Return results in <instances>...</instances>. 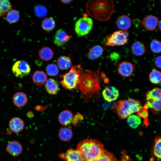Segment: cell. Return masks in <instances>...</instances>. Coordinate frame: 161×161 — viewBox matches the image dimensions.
<instances>
[{
	"label": "cell",
	"instance_id": "cell-15",
	"mask_svg": "<svg viewBox=\"0 0 161 161\" xmlns=\"http://www.w3.org/2000/svg\"><path fill=\"white\" fill-rule=\"evenodd\" d=\"M102 95L106 100L110 102L117 100L119 96V93L115 87L111 86L106 87L103 90Z\"/></svg>",
	"mask_w": 161,
	"mask_h": 161
},
{
	"label": "cell",
	"instance_id": "cell-20",
	"mask_svg": "<svg viewBox=\"0 0 161 161\" xmlns=\"http://www.w3.org/2000/svg\"><path fill=\"white\" fill-rule=\"evenodd\" d=\"M32 80L34 83L38 86L44 85L47 80L46 73L41 70H36L33 73Z\"/></svg>",
	"mask_w": 161,
	"mask_h": 161
},
{
	"label": "cell",
	"instance_id": "cell-5",
	"mask_svg": "<svg viewBox=\"0 0 161 161\" xmlns=\"http://www.w3.org/2000/svg\"><path fill=\"white\" fill-rule=\"evenodd\" d=\"M83 71L80 65H73L69 72L61 75V83L63 87L70 91L78 89Z\"/></svg>",
	"mask_w": 161,
	"mask_h": 161
},
{
	"label": "cell",
	"instance_id": "cell-10",
	"mask_svg": "<svg viewBox=\"0 0 161 161\" xmlns=\"http://www.w3.org/2000/svg\"><path fill=\"white\" fill-rule=\"evenodd\" d=\"M134 67L131 62L123 61L118 64L117 71L118 73L123 77H129L133 73Z\"/></svg>",
	"mask_w": 161,
	"mask_h": 161
},
{
	"label": "cell",
	"instance_id": "cell-39",
	"mask_svg": "<svg viewBox=\"0 0 161 161\" xmlns=\"http://www.w3.org/2000/svg\"><path fill=\"white\" fill-rule=\"evenodd\" d=\"M155 64L157 67L161 69V55L157 56L155 60Z\"/></svg>",
	"mask_w": 161,
	"mask_h": 161
},
{
	"label": "cell",
	"instance_id": "cell-33",
	"mask_svg": "<svg viewBox=\"0 0 161 161\" xmlns=\"http://www.w3.org/2000/svg\"><path fill=\"white\" fill-rule=\"evenodd\" d=\"M127 123L129 126L135 129L140 124L141 120L138 116L131 115L127 118Z\"/></svg>",
	"mask_w": 161,
	"mask_h": 161
},
{
	"label": "cell",
	"instance_id": "cell-13",
	"mask_svg": "<svg viewBox=\"0 0 161 161\" xmlns=\"http://www.w3.org/2000/svg\"><path fill=\"white\" fill-rule=\"evenodd\" d=\"M159 22L157 17L150 15L145 16L143 18L142 21V24L147 30L152 31L156 29Z\"/></svg>",
	"mask_w": 161,
	"mask_h": 161
},
{
	"label": "cell",
	"instance_id": "cell-4",
	"mask_svg": "<svg viewBox=\"0 0 161 161\" xmlns=\"http://www.w3.org/2000/svg\"><path fill=\"white\" fill-rule=\"evenodd\" d=\"M143 108L141 103L134 98L117 101L113 108L114 112L120 119L127 118L132 114L137 113Z\"/></svg>",
	"mask_w": 161,
	"mask_h": 161
},
{
	"label": "cell",
	"instance_id": "cell-35",
	"mask_svg": "<svg viewBox=\"0 0 161 161\" xmlns=\"http://www.w3.org/2000/svg\"><path fill=\"white\" fill-rule=\"evenodd\" d=\"M148 109L146 105L145 104L142 109L137 113V116L140 118L144 119V123L146 126H148L149 124L148 119Z\"/></svg>",
	"mask_w": 161,
	"mask_h": 161
},
{
	"label": "cell",
	"instance_id": "cell-30",
	"mask_svg": "<svg viewBox=\"0 0 161 161\" xmlns=\"http://www.w3.org/2000/svg\"><path fill=\"white\" fill-rule=\"evenodd\" d=\"M20 17L19 12L16 10L12 9L7 14L6 19L10 24H13L18 21Z\"/></svg>",
	"mask_w": 161,
	"mask_h": 161
},
{
	"label": "cell",
	"instance_id": "cell-23",
	"mask_svg": "<svg viewBox=\"0 0 161 161\" xmlns=\"http://www.w3.org/2000/svg\"><path fill=\"white\" fill-rule=\"evenodd\" d=\"M58 136L61 140L67 142L70 141L72 138L73 132L72 130L68 127H62L59 129Z\"/></svg>",
	"mask_w": 161,
	"mask_h": 161
},
{
	"label": "cell",
	"instance_id": "cell-37",
	"mask_svg": "<svg viewBox=\"0 0 161 161\" xmlns=\"http://www.w3.org/2000/svg\"><path fill=\"white\" fill-rule=\"evenodd\" d=\"M150 47L153 52L159 53L161 52V42L158 40L153 39L150 43Z\"/></svg>",
	"mask_w": 161,
	"mask_h": 161
},
{
	"label": "cell",
	"instance_id": "cell-26",
	"mask_svg": "<svg viewBox=\"0 0 161 161\" xmlns=\"http://www.w3.org/2000/svg\"><path fill=\"white\" fill-rule=\"evenodd\" d=\"M57 63L58 67L61 70H67L71 67L72 65L70 58L65 56H60L57 60Z\"/></svg>",
	"mask_w": 161,
	"mask_h": 161
},
{
	"label": "cell",
	"instance_id": "cell-32",
	"mask_svg": "<svg viewBox=\"0 0 161 161\" xmlns=\"http://www.w3.org/2000/svg\"><path fill=\"white\" fill-rule=\"evenodd\" d=\"M149 78L152 83L158 84L161 82V72L158 70L154 69L150 73Z\"/></svg>",
	"mask_w": 161,
	"mask_h": 161
},
{
	"label": "cell",
	"instance_id": "cell-38",
	"mask_svg": "<svg viewBox=\"0 0 161 161\" xmlns=\"http://www.w3.org/2000/svg\"><path fill=\"white\" fill-rule=\"evenodd\" d=\"M83 119V116L79 112H78L73 117L72 123L76 126L78 123Z\"/></svg>",
	"mask_w": 161,
	"mask_h": 161
},
{
	"label": "cell",
	"instance_id": "cell-34",
	"mask_svg": "<svg viewBox=\"0 0 161 161\" xmlns=\"http://www.w3.org/2000/svg\"><path fill=\"white\" fill-rule=\"evenodd\" d=\"M34 11L36 16L39 18L45 16L47 13L46 7L44 5L40 4L37 5L35 7Z\"/></svg>",
	"mask_w": 161,
	"mask_h": 161
},
{
	"label": "cell",
	"instance_id": "cell-42",
	"mask_svg": "<svg viewBox=\"0 0 161 161\" xmlns=\"http://www.w3.org/2000/svg\"><path fill=\"white\" fill-rule=\"evenodd\" d=\"M73 0H61V1L63 3H64V4H68L70 3H71Z\"/></svg>",
	"mask_w": 161,
	"mask_h": 161
},
{
	"label": "cell",
	"instance_id": "cell-19",
	"mask_svg": "<svg viewBox=\"0 0 161 161\" xmlns=\"http://www.w3.org/2000/svg\"><path fill=\"white\" fill-rule=\"evenodd\" d=\"M73 118L72 112L69 110H65L60 113L58 119L61 125L66 126L70 125L72 123Z\"/></svg>",
	"mask_w": 161,
	"mask_h": 161
},
{
	"label": "cell",
	"instance_id": "cell-3",
	"mask_svg": "<svg viewBox=\"0 0 161 161\" xmlns=\"http://www.w3.org/2000/svg\"><path fill=\"white\" fill-rule=\"evenodd\" d=\"M77 150L84 161H92L98 158L105 150L102 143L92 138L80 141L77 145Z\"/></svg>",
	"mask_w": 161,
	"mask_h": 161
},
{
	"label": "cell",
	"instance_id": "cell-7",
	"mask_svg": "<svg viewBox=\"0 0 161 161\" xmlns=\"http://www.w3.org/2000/svg\"><path fill=\"white\" fill-rule=\"evenodd\" d=\"M129 32L127 30H119L114 32L107 36L105 45L114 47L123 45L128 43Z\"/></svg>",
	"mask_w": 161,
	"mask_h": 161
},
{
	"label": "cell",
	"instance_id": "cell-9",
	"mask_svg": "<svg viewBox=\"0 0 161 161\" xmlns=\"http://www.w3.org/2000/svg\"><path fill=\"white\" fill-rule=\"evenodd\" d=\"M30 70L29 64L23 60L16 61L13 65L12 69L13 72L15 76L21 78L27 75Z\"/></svg>",
	"mask_w": 161,
	"mask_h": 161
},
{
	"label": "cell",
	"instance_id": "cell-27",
	"mask_svg": "<svg viewBox=\"0 0 161 161\" xmlns=\"http://www.w3.org/2000/svg\"><path fill=\"white\" fill-rule=\"evenodd\" d=\"M132 53L137 56H140L144 55L146 51L144 44L141 42L136 41L134 43L131 47Z\"/></svg>",
	"mask_w": 161,
	"mask_h": 161
},
{
	"label": "cell",
	"instance_id": "cell-31",
	"mask_svg": "<svg viewBox=\"0 0 161 161\" xmlns=\"http://www.w3.org/2000/svg\"><path fill=\"white\" fill-rule=\"evenodd\" d=\"M92 161H117V160L112 153L105 150L100 157Z\"/></svg>",
	"mask_w": 161,
	"mask_h": 161
},
{
	"label": "cell",
	"instance_id": "cell-2",
	"mask_svg": "<svg viewBox=\"0 0 161 161\" xmlns=\"http://www.w3.org/2000/svg\"><path fill=\"white\" fill-rule=\"evenodd\" d=\"M86 7L89 16L103 21L110 19L113 13L114 5L112 0H92L87 2Z\"/></svg>",
	"mask_w": 161,
	"mask_h": 161
},
{
	"label": "cell",
	"instance_id": "cell-21",
	"mask_svg": "<svg viewBox=\"0 0 161 161\" xmlns=\"http://www.w3.org/2000/svg\"><path fill=\"white\" fill-rule=\"evenodd\" d=\"M12 99L14 104L18 107L24 106L28 101L27 95L21 92H18L15 93Z\"/></svg>",
	"mask_w": 161,
	"mask_h": 161
},
{
	"label": "cell",
	"instance_id": "cell-18",
	"mask_svg": "<svg viewBox=\"0 0 161 161\" xmlns=\"http://www.w3.org/2000/svg\"><path fill=\"white\" fill-rule=\"evenodd\" d=\"M117 27L122 30H127L131 27V21L130 18L126 15L119 16L116 21Z\"/></svg>",
	"mask_w": 161,
	"mask_h": 161
},
{
	"label": "cell",
	"instance_id": "cell-44",
	"mask_svg": "<svg viewBox=\"0 0 161 161\" xmlns=\"http://www.w3.org/2000/svg\"><path fill=\"white\" fill-rule=\"evenodd\" d=\"M79 161H84L83 160V159H82L81 160H79Z\"/></svg>",
	"mask_w": 161,
	"mask_h": 161
},
{
	"label": "cell",
	"instance_id": "cell-41",
	"mask_svg": "<svg viewBox=\"0 0 161 161\" xmlns=\"http://www.w3.org/2000/svg\"><path fill=\"white\" fill-rule=\"evenodd\" d=\"M27 116L29 118L32 117L34 116L33 113L32 111H29L27 114Z\"/></svg>",
	"mask_w": 161,
	"mask_h": 161
},
{
	"label": "cell",
	"instance_id": "cell-25",
	"mask_svg": "<svg viewBox=\"0 0 161 161\" xmlns=\"http://www.w3.org/2000/svg\"><path fill=\"white\" fill-rule=\"evenodd\" d=\"M103 49L99 45H96L90 49L87 57L89 59L94 60L100 57L103 54Z\"/></svg>",
	"mask_w": 161,
	"mask_h": 161
},
{
	"label": "cell",
	"instance_id": "cell-43",
	"mask_svg": "<svg viewBox=\"0 0 161 161\" xmlns=\"http://www.w3.org/2000/svg\"><path fill=\"white\" fill-rule=\"evenodd\" d=\"M157 26L159 30L161 31V20L159 22Z\"/></svg>",
	"mask_w": 161,
	"mask_h": 161
},
{
	"label": "cell",
	"instance_id": "cell-28",
	"mask_svg": "<svg viewBox=\"0 0 161 161\" xmlns=\"http://www.w3.org/2000/svg\"><path fill=\"white\" fill-rule=\"evenodd\" d=\"M41 27L44 30L47 32L52 31L55 27L54 18L51 17L45 18L42 22Z\"/></svg>",
	"mask_w": 161,
	"mask_h": 161
},
{
	"label": "cell",
	"instance_id": "cell-12",
	"mask_svg": "<svg viewBox=\"0 0 161 161\" xmlns=\"http://www.w3.org/2000/svg\"><path fill=\"white\" fill-rule=\"evenodd\" d=\"M7 152L13 157H17L21 154L23 151V147L18 141L12 140L7 144L6 147Z\"/></svg>",
	"mask_w": 161,
	"mask_h": 161
},
{
	"label": "cell",
	"instance_id": "cell-24",
	"mask_svg": "<svg viewBox=\"0 0 161 161\" xmlns=\"http://www.w3.org/2000/svg\"><path fill=\"white\" fill-rule=\"evenodd\" d=\"M38 54L40 58L46 61L51 60L54 55L52 50L47 47H42L38 51Z\"/></svg>",
	"mask_w": 161,
	"mask_h": 161
},
{
	"label": "cell",
	"instance_id": "cell-11",
	"mask_svg": "<svg viewBox=\"0 0 161 161\" xmlns=\"http://www.w3.org/2000/svg\"><path fill=\"white\" fill-rule=\"evenodd\" d=\"M161 161V135L155 138L151 150L150 161Z\"/></svg>",
	"mask_w": 161,
	"mask_h": 161
},
{
	"label": "cell",
	"instance_id": "cell-45",
	"mask_svg": "<svg viewBox=\"0 0 161 161\" xmlns=\"http://www.w3.org/2000/svg\"><path fill=\"white\" fill-rule=\"evenodd\" d=\"M160 3H161V2H160Z\"/></svg>",
	"mask_w": 161,
	"mask_h": 161
},
{
	"label": "cell",
	"instance_id": "cell-14",
	"mask_svg": "<svg viewBox=\"0 0 161 161\" xmlns=\"http://www.w3.org/2000/svg\"><path fill=\"white\" fill-rule=\"evenodd\" d=\"M71 37L64 30L60 29L58 30L55 34L54 40V43L58 46H62L67 43Z\"/></svg>",
	"mask_w": 161,
	"mask_h": 161
},
{
	"label": "cell",
	"instance_id": "cell-6",
	"mask_svg": "<svg viewBox=\"0 0 161 161\" xmlns=\"http://www.w3.org/2000/svg\"><path fill=\"white\" fill-rule=\"evenodd\" d=\"M145 104L154 114L161 112V88H154L145 94Z\"/></svg>",
	"mask_w": 161,
	"mask_h": 161
},
{
	"label": "cell",
	"instance_id": "cell-22",
	"mask_svg": "<svg viewBox=\"0 0 161 161\" xmlns=\"http://www.w3.org/2000/svg\"><path fill=\"white\" fill-rule=\"evenodd\" d=\"M45 88L49 94L52 95L57 94L59 90L58 82L52 78H49L47 80L45 83Z\"/></svg>",
	"mask_w": 161,
	"mask_h": 161
},
{
	"label": "cell",
	"instance_id": "cell-16",
	"mask_svg": "<svg viewBox=\"0 0 161 161\" xmlns=\"http://www.w3.org/2000/svg\"><path fill=\"white\" fill-rule=\"evenodd\" d=\"M59 157L66 161H79L83 159L79 152L73 149L68 150L65 153L59 154Z\"/></svg>",
	"mask_w": 161,
	"mask_h": 161
},
{
	"label": "cell",
	"instance_id": "cell-29",
	"mask_svg": "<svg viewBox=\"0 0 161 161\" xmlns=\"http://www.w3.org/2000/svg\"><path fill=\"white\" fill-rule=\"evenodd\" d=\"M13 6L8 0H0V17H1L12 10Z\"/></svg>",
	"mask_w": 161,
	"mask_h": 161
},
{
	"label": "cell",
	"instance_id": "cell-1",
	"mask_svg": "<svg viewBox=\"0 0 161 161\" xmlns=\"http://www.w3.org/2000/svg\"><path fill=\"white\" fill-rule=\"evenodd\" d=\"M100 78L99 69L95 71L83 70L78 89L80 92V97L86 103L92 99L100 101L101 89Z\"/></svg>",
	"mask_w": 161,
	"mask_h": 161
},
{
	"label": "cell",
	"instance_id": "cell-40",
	"mask_svg": "<svg viewBox=\"0 0 161 161\" xmlns=\"http://www.w3.org/2000/svg\"><path fill=\"white\" fill-rule=\"evenodd\" d=\"M47 107L40 105H37L35 107V109L37 111H44L47 108Z\"/></svg>",
	"mask_w": 161,
	"mask_h": 161
},
{
	"label": "cell",
	"instance_id": "cell-17",
	"mask_svg": "<svg viewBox=\"0 0 161 161\" xmlns=\"http://www.w3.org/2000/svg\"><path fill=\"white\" fill-rule=\"evenodd\" d=\"M9 126L11 131L15 133H18L22 131L24 128V123L20 118L14 117L9 121Z\"/></svg>",
	"mask_w": 161,
	"mask_h": 161
},
{
	"label": "cell",
	"instance_id": "cell-36",
	"mask_svg": "<svg viewBox=\"0 0 161 161\" xmlns=\"http://www.w3.org/2000/svg\"><path fill=\"white\" fill-rule=\"evenodd\" d=\"M46 70L47 73L50 76H56L59 73V70L57 66L53 63L48 64L46 67Z\"/></svg>",
	"mask_w": 161,
	"mask_h": 161
},
{
	"label": "cell",
	"instance_id": "cell-8",
	"mask_svg": "<svg viewBox=\"0 0 161 161\" xmlns=\"http://www.w3.org/2000/svg\"><path fill=\"white\" fill-rule=\"evenodd\" d=\"M93 26V21L91 18L83 17L78 19L76 22L75 30L78 36H84L90 32Z\"/></svg>",
	"mask_w": 161,
	"mask_h": 161
}]
</instances>
